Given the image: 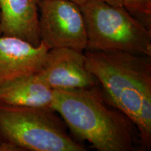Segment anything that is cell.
Listing matches in <instances>:
<instances>
[{
    "instance_id": "obj_8",
    "label": "cell",
    "mask_w": 151,
    "mask_h": 151,
    "mask_svg": "<svg viewBox=\"0 0 151 151\" xmlns=\"http://www.w3.org/2000/svg\"><path fill=\"white\" fill-rule=\"evenodd\" d=\"M39 0H0V35L41 43Z\"/></svg>"
},
{
    "instance_id": "obj_3",
    "label": "cell",
    "mask_w": 151,
    "mask_h": 151,
    "mask_svg": "<svg viewBox=\"0 0 151 151\" xmlns=\"http://www.w3.org/2000/svg\"><path fill=\"white\" fill-rule=\"evenodd\" d=\"M0 135L22 150L86 151L67 132V125L50 107L0 103Z\"/></svg>"
},
{
    "instance_id": "obj_11",
    "label": "cell",
    "mask_w": 151,
    "mask_h": 151,
    "mask_svg": "<svg viewBox=\"0 0 151 151\" xmlns=\"http://www.w3.org/2000/svg\"><path fill=\"white\" fill-rule=\"evenodd\" d=\"M102 1L115 6H124L122 0H102Z\"/></svg>"
},
{
    "instance_id": "obj_5",
    "label": "cell",
    "mask_w": 151,
    "mask_h": 151,
    "mask_svg": "<svg viewBox=\"0 0 151 151\" xmlns=\"http://www.w3.org/2000/svg\"><path fill=\"white\" fill-rule=\"evenodd\" d=\"M39 9L41 40L50 49L86 50L88 37L80 6L68 0H39Z\"/></svg>"
},
{
    "instance_id": "obj_1",
    "label": "cell",
    "mask_w": 151,
    "mask_h": 151,
    "mask_svg": "<svg viewBox=\"0 0 151 151\" xmlns=\"http://www.w3.org/2000/svg\"><path fill=\"white\" fill-rule=\"evenodd\" d=\"M86 65L107 101L126 115L145 148L151 146V57L86 50Z\"/></svg>"
},
{
    "instance_id": "obj_6",
    "label": "cell",
    "mask_w": 151,
    "mask_h": 151,
    "mask_svg": "<svg viewBox=\"0 0 151 151\" xmlns=\"http://www.w3.org/2000/svg\"><path fill=\"white\" fill-rule=\"evenodd\" d=\"M38 73L53 90L83 89L99 84L87 67L83 52L71 48L50 49Z\"/></svg>"
},
{
    "instance_id": "obj_10",
    "label": "cell",
    "mask_w": 151,
    "mask_h": 151,
    "mask_svg": "<svg viewBox=\"0 0 151 151\" xmlns=\"http://www.w3.org/2000/svg\"><path fill=\"white\" fill-rule=\"evenodd\" d=\"M124 7L127 10L138 13L146 16H150L151 13L147 10L142 0H122Z\"/></svg>"
},
{
    "instance_id": "obj_2",
    "label": "cell",
    "mask_w": 151,
    "mask_h": 151,
    "mask_svg": "<svg viewBox=\"0 0 151 151\" xmlns=\"http://www.w3.org/2000/svg\"><path fill=\"white\" fill-rule=\"evenodd\" d=\"M51 107L73 134L97 150H135L137 127L107 101L98 86L54 90Z\"/></svg>"
},
{
    "instance_id": "obj_4",
    "label": "cell",
    "mask_w": 151,
    "mask_h": 151,
    "mask_svg": "<svg viewBox=\"0 0 151 151\" xmlns=\"http://www.w3.org/2000/svg\"><path fill=\"white\" fill-rule=\"evenodd\" d=\"M80 7L88 37L86 50L151 57L150 29L124 6L102 0H87Z\"/></svg>"
},
{
    "instance_id": "obj_9",
    "label": "cell",
    "mask_w": 151,
    "mask_h": 151,
    "mask_svg": "<svg viewBox=\"0 0 151 151\" xmlns=\"http://www.w3.org/2000/svg\"><path fill=\"white\" fill-rule=\"evenodd\" d=\"M54 90L39 73L21 77L0 87V103L29 107H50Z\"/></svg>"
},
{
    "instance_id": "obj_12",
    "label": "cell",
    "mask_w": 151,
    "mask_h": 151,
    "mask_svg": "<svg viewBox=\"0 0 151 151\" xmlns=\"http://www.w3.org/2000/svg\"><path fill=\"white\" fill-rule=\"evenodd\" d=\"M142 1L147 10L151 13V0H142Z\"/></svg>"
},
{
    "instance_id": "obj_14",
    "label": "cell",
    "mask_w": 151,
    "mask_h": 151,
    "mask_svg": "<svg viewBox=\"0 0 151 151\" xmlns=\"http://www.w3.org/2000/svg\"><path fill=\"white\" fill-rule=\"evenodd\" d=\"M3 141V139H2V137H1V136L0 135V143H1V141Z\"/></svg>"
},
{
    "instance_id": "obj_7",
    "label": "cell",
    "mask_w": 151,
    "mask_h": 151,
    "mask_svg": "<svg viewBox=\"0 0 151 151\" xmlns=\"http://www.w3.org/2000/svg\"><path fill=\"white\" fill-rule=\"evenodd\" d=\"M49 50L43 41L35 46L19 38L0 35V87L39 72Z\"/></svg>"
},
{
    "instance_id": "obj_13",
    "label": "cell",
    "mask_w": 151,
    "mask_h": 151,
    "mask_svg": "<svg viewBox=\"0 0 151 151\" xmlns=\"http://www.w3.org/2000/svg\"><path fill=\"white\" fill-rule=\"evenodd\" d=\"M41 1H43V0H41ZM68 1H72V2L76 4H78V6H81L82 4H83L87 0H68Z\"/></svg>"
}]
</instances>
